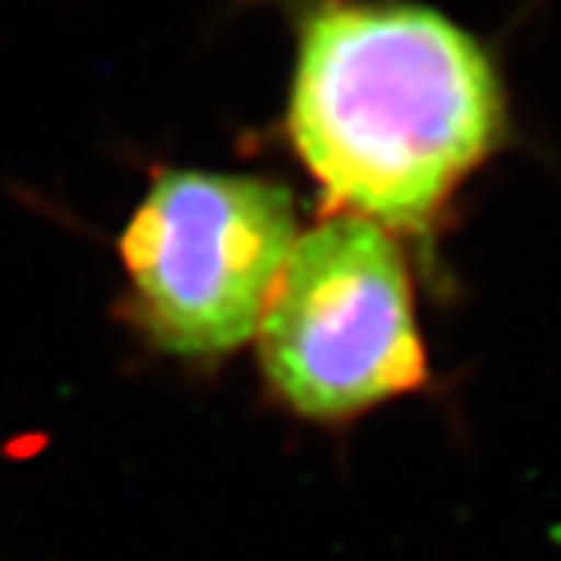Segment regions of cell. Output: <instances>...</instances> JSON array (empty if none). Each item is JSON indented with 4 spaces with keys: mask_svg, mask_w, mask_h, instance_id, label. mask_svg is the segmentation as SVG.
Returning a JSON list of instances; mask_svg holds the SVG:
<instances>
[{
    "mask_svg": "<svg viewBox=\"0 0 561 561\" xmlns=\"http://www.w3.org/2000/svg\"><path fill=\"white\" fill-rule=\"evenodd\" d=\"M501 133L488 51L439 11L335 0L305 21L288 136L335 214L423 230Z\"/></svg>",
    "mask_w": 561,
    "mask_h": 561,
    "instance_id": "6da1fadb",
    "label": "cell"
},
{
    "mask_svg": "<svg viewBox=\"0 0 561 561\" xmlns=\"http://www.w3.org/2000/svg\"><path fill=\"white\" fill-rule=\"evenodd\" d=\"M295 237V199L271 180L156 176L118 244L146 335L183 358L237 352L257 332Z\"/></svg>",
    "mask_w": 561,
    "mask_h": 561,
    "instance_id": "3957f363",
    "label": "cell"
},
{
    "mask_svg": "<svg viewBox=\"0 0 561 561\" xmlns=\"http://www.w3.org/2000/svg\"><path fill=\"white\" fill-rule=\"evenodd\" d=\"M254 335L271 396L311 423H352L430 382L407 254L369 217L295 237Z\"/></svg>",
    "mask_w": 561,
    "mask_h": 561,
    "instance_id": "7a4b0ae2",
    "label": "cell"
}]
</instances>
